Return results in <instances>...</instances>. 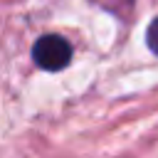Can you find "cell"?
Returning a JSON list of instances; mask_svg holds the SVG:
<instances>
[{"instance_id": "cell-1", "label": "cell", "mask_w": 158, "mask_h": 158, "mask_svg": "<svg viewBox=\"0 0 158 158\" xmlns=\"http://www.w3.org/2000/svg\"><path fill=\"white\" fill-rule=\"evenodd\" d=\"M32 59L40 69H47V72H59L69 64L72 59V44L59 37V35H44L35 42L32 47Z\"/></svg>"}, {"instance_id": "cell-2", "label": "cell", "mask_w": 158, "mask_h": 158, "mask_svg": "<svg viewBox=\"0 0 158 158\" xmlns=\"http://www.w3.org/2000/svg\"><path fill=\"white\" fill-rule=\"evenodd\" d=\"M146 42H148V47L158 54V17L148 25V32H146Z\"/></svg>"}]
</instances>
